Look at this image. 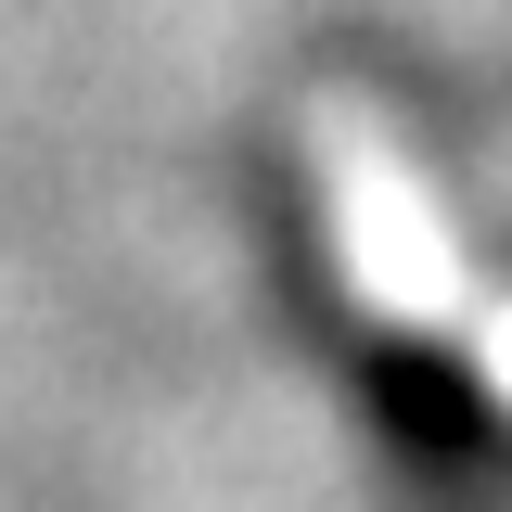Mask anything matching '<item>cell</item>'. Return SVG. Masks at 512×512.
<instances>
[{
    "label": "cell",
    "mask_w": 512,
    "mask_h": 512,
    "mask_svg": "<svg viewBox=\"0 0 512 512\" xmlns=\"http://www.w3.org/2000/svg\"><path fill=\"white\" fill-rule=\"evenodd\" d=\"M320 167H333V244L359 269L372 320H410V333L461 320V231H448V205L423 192V167H410L372 116L320 128Z\"/></svg>",
    "instance_id": "1"
},
{
    "label": "cell",
    "mask_w": 512,
    "mask_h": 512,
    "mask_svg": "<svg viewBox=\"0 0 512 512\" xmlns=\"http://www.w3.org/2000/svg\"><path fill=\"white\" fill-rule=\"evenodd\" d=\"M487 372H500V384H512V320H500V346H487Z\"/></svg>",
    "instance_id": "2"
}]
</instances>
